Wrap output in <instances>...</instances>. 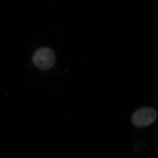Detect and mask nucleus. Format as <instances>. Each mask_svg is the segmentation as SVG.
Masks as SVG:
<instances>
[{
    "label": "nucleus",
    "mask_w": 158,
    "mask_h": 158,
    "mask_svg": "<svg viewBox=\"0 0 158 158\" xmlns=\"http://www.w3.org/2000/svg\"><path fill=\"white\" fill-rule=\"evenodd\" d=\"M157 117V113L153 108L145 107L139 109L133 113L131 122L137 127H145L153 123Z\"/></svg>",
    "instance_id": "nucleus-1"
},
{
    "label": "nucleus",
    "mask_w": 158,
    "mask_h": 158,
    "mask_svg": "<svg viewBox=\"0 0 158 158\" xmlns=\"http://www.w3.org/2000/svg\"><path fill=\"white\" fill-rule=\"evenodd\" d=\"M34 65L42 70H47L53 66L55 56L50 48H43L39 49L34 53L33 57Z\"/></svg>",
    "instance_id": "nucleus-2"
}]
</instances>
